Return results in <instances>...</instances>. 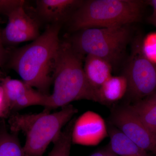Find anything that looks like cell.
Here are the masks:
<instances>
[{
	"mask_svg": "<svg viewBox=\"0 0 156 156\" xmlns=\"http://www.w3.org/2000/svg\"><path fill=\"white\" fill-rule=\"evenodd\" d=\"M83 1L77 0H38L36 1L39 16L50 24H60L68 21L74 11Z\"/></svg>",
	"mask_w": 156,
	"mask_h": 156,
	"instance_id": "8fae6325",
	"label": "cell"
},
{
	"mask_svg": "<svg viewBox=\"0 0 156 156\" xmlns=\"http://www.w3.org/2000/svg\"><path fill=\"white\" fill-rule=\"evenodd\" d=\"M17 134L2 125L0 128V156H25Z\"/></svg>",
	"mask_w": 156,
	"mask_h": 156,
	"instance_id": "9a60e30c",
	"label": "cell"
},
{
	"mask_svg": "<svg viewBox=\"0 0 156 156\" xmlns=\"http://www.w3.org/2000/svg\"><path fill=\"white\" fill-rule=\"evenodd\" d=\"M105 153H106V152L100 151H98L94 153L90 156H105Z\"/></svg>",
	"mask_w": 156,
	"mask_h": 156,
	"instance_id": "cb8c5ba5",
	"label": "cell"
},
{
	"mask_svg": "<svg viewBox=\"0 0 156 156\" xmlns=\"http://www.w3.org/2000/svg\"><path fill=\"white\" fill-rule=\"evenodd\" d=\"M60 24H50L43 34L9 54L7 64L26 83L50 95L56 56L61 42Z\"/></svg>",
	"mask_w": 156,
	"mask_h": 156,
	"instance_id": "6da1fadb",
	"label": "cell"
},
{
	"mask_svg": "<svg viewBox=\"0 0 156 156\" xmlns=\"http://www.w3.org/2000/svg\"><path fill=\"white\" fill-rule=\"evenodd\" d=\"M11 114L5 91L0 81V119L9 118Z\"/></svg>",
	"mask_w": 156,
	"mask_h": 156,
	"instance_id": "ffe728a7",
	"label": "cell"
},
{
	"mask_svg": "<svg viewBox=\"0 0 156 156\" xmlns=\"http://www.w3.org/2000/svg\"><path fill=\"white\" fill-rule=\"evenodd\" d=\"M77 112L69 104L53 113L45 108L38 114H12L8 122L11 132H21L25 135L23 147L25 156H43L49 144L56 140L62 128Z\"/></svg>",
	"mask_w": 156,
	"mask_h": 156,
	"instance_id": "3957f363",
	"label": "cell"
},
{
	"mask_svg": "<svg viewBox=\"0 0 156 156\" xmlns=\"http://www.w3.org/2000/svg\"><path fill=\"white\" fill-rule=\"evenodd\" d=\"M142 49L147 58L154 63L156 62V34L150 35L142 43Z\"/></svg>",
	"mask_w": 156,
	"mask_h": 156,
	"instance_id": "ac0fdd59",
	"label": "cell"
},
{
	"mask_svg": "<svg viewBox=\"0 0 156 156\" xmlns=\"http://www.w3.org/2000/svg\"><path fill=\"white\" fill-rule=\"evenodd\" d=\"M8 23L2 32L3 44L14 45L34 41L40 36L38 25L24 11L18 7L8 15Z\"/></svg>",
	"mask_w": 156,
	"mask_h": 156,
	"instance_id": "9c48e42d",
	"label": "cell"
},
{
	"mask_svg": "<svg viewBox=\"0 0 156 156\" xmlns=\"http://www.w3.org/2000/svg\"><path fill=\"white\" fill-rule=\"evenodd\" d=\"M104 120L95 112L84 113L75 121L73 143L79 145H98L108 135Z\"/></svg>",
	"mask_w": 156,
	"mask_h": 156,
	"instance_id": "30bf717a",
	"label": "cell"
},
{
	"mask_svg": "<svg viewBox=\"0 0 156 156\" xmlns=\"http://www.w3.org/2000/svg\"><path fill=\"white\" fill-rule=\"evenodd\" d=\"M108 133L111 150L118 156H150L130 140L116 128H110Z\"/></svg>",
	"mask_w": 156,
	"mask_h": 156,
	"instance_id": "5bb4252c",
	"label": "cell"
},
{
	"mask_svg": "<svg viewBox=\"0 0 156 156\" xmlns=\"http://www.w3.org/2000/svg\"><path fill=\"white\" fill-rule=\"evenodd\" d=\"M128 87L125 76H112L98 90V102L105 104L116 102L125 95Z\"/></svg>",
	"mask_w": 156,
	"mask_h": 156,
	"instance_id": "4fadbf2b",
	"label": "cell"
},
{
	"mask_svg": "<svg viewBox=\"0 0 156 156\" xmlns=\"http://www.w3.org/2000/svg\"><path fill=\"white\" fill-rule=\"evenodd\" d=\"M0 42H2V31L0 30Z\"/></svg>",
	"mask_w": 156,
	"mask_h": 156,
	"instance_id": "484cf974",
	"label": "cell"
},
{
	"mask_svg": "<svg viewBox=\"0 0 156 156\" xmlns=\"http://www.w3.org/2000/svg\"><path fill=\"white\" fill-rule=\"evenodd\" d=\"M105 156H118L116 154L114 153L112 151V152H106Z\"/></svg>",
	"mask_w": 156,
	"mask_h": 156,
	"instance_id": "d4e9b609",
	"label": "cell"
},
{
	"mask_svg": "<svg viewBox=\"0 0 156 156\" xmlns=\"http://www.w3.org/2000/svg\"><path fill=\"white\" fill-rule=\"evenodd\" d=\"M11 112L34 105L45 107L48 95H45L22 80L9 76L0 77Z\"/></svg>",
	"mask_w": 156,
	"mask_h": 156,
	"instance_id": "ba28073f",
	"label": "cell"
},
{
	"mask_svg": "<svg viewBox=\"0 0 156 156\" xmlns=\"http://www.w3.org/2000/svg\"><path fill=\"white\" fill-rule=\"evenodd\" d=\"M83 57L68 41L61 42L53 71V92L48 96L45 108H62L77 100L98 102L97 91L84 72Z\"/></svg>",
	"mask_w": 156,
	"mask_h": 156,
	"instance_id": "7a4b0ae2",
	"label": "cell"
},
{
	"mask_svg": "<svg viewBox=\"0 0 156 156\" xmlns=\"http://www.w3.org/2000/svg\"><path fill=\"white\" fill-rule=\"evenodd\" d=\"M129 26L83 30L76 32L67 41L83 56H97L112 66L121 60L131 39Z\"/></svg>",
	"mask_w": 156,
	"mask_h": 156,
	"instance_id": "5b68a950",
	"label": "cell"
},
{
	"mask_svg": "<svg viewBox=\"0 0 156 156\" xmlns=\"http://www.w3.org/2000/svg\"><path fill=\"white\" fill-rule=\"evenodd\" d=\"M130 107L143 124L156 134V104L143 100Z\"/></svg>",
	"mask_w": 156,
	"mask_h": 156,
	"instance_id": "2e32d148",
	"label": "cell"
},
{
	"mask_svg": "<svg viewBox=\"0 0 156 156\" xmlns=\"http://www.w3.org/2000/svg\"><path fill=\"white\" fill-rule=\"evenodd\" d=\"M123 75L128 82V91L134 98H146L156 92V64L144 54L139 38L133 42Z\"/></svg>",
	"mask_w": 156,
	"mask_h": 156,
	"instance_id": "8992f818",
	"label": "cell"
},
{
	"mask_svg": "<svg viewBox=\"0 0 156 156\" xmlns=\"http://www.w3.org/2000/svg\"><path fill=\"white\" fill-rule=\"evenodd\" d=\"M112 122L117 129L132 142L156 156V134L143 124L130 106L115 112Z\"/></svg>",
	"mask_w": 156,
	"mask_h": 156,
	"instance_id": "52a82bcc",
	"label": "cell"
},
{
	"mask_svg": "<svg viewBox=\"0 0 156 156\" xmlns=\"http://www.w3.org/2000/svg\"><path fill=\"white\" fill-rule=\"evenodd\" d=\"M143 7V2L136 0L83 1L68 21L75 32L129 25L141 19Z\"/></svg>",
	"mask_w": 156,
	"mask_h": 156,
	"instance_id": "277c9868",
	"label": "cell"
},
{
	"mask_svg": "<svg viewBox=\"0 0 156 156\" xmlns=\"http://www.w3.org/2000/svg\"><path fill=\"white\" fill-rule=\"evenodd\" d=\"M75 119H73L68 123L66 127L53 142V149L48 156H70L72 141L73 127Z\"/></svg>",
	"mask_w": 156,
	"mask_h": 156,
	"instance_id": "e0dca14e",
	"label": "cell"
},
{
	"mask_svg": "<svg viewBox=\"0 0 156 156\" xmlns=\"http://www.w3.org/2000/svg\"><path fill=\"white\" fill-rule=\"evenodd\" d=\"M9 56V53L4 48L2 42H0V67L5 64Z\"/></svg>",
	"mask_w": 156,
	"mask_h": 156,
	"instance_id": "44dd1931",
	"label": "cell"
},
{
	"mask_svg": "<svg viewBox=\"0 0 156 156\" xmlns=\"http://www.w3.org/2000/svg\"><path fill=\"white\" fill-rule=\"evenodd\" d=\"M153 23L155 25H156V20Z\"/></svg>",
	"mask_w": 156,
	"mask_h": 156,
	"instance_id": "4316f807",
	"label": "cell"
},
{
	"mask_svg": "<svg viewBox=\"0 0 156 156\" xmlns=\"http://www.w3.org/2000/svg\"><path fill=\"white\" fill-rule=\"evenodd\" d=\"M24 3L22 0H0V14L8 16L18 7L24 6Z\"/></svg>",
	"mask_w": 156,
	"mask_h": 156,
	"instance_id": "d6986e66",
	"label": "cell"
},
{
	"mask_svg": "<svg viewBox=\"0 0 156 156\" xmlns=\"http://www.w3.org/2000/svg\"><path fill=\"white\" fill-rule=\"evenodd\" d=\"M112 65L103 58L92 55L85 58L84 70L87 80L91 87L97 91L112 76Z\"/></svg>",
	"mask_w": 156,
	"mask_h": 156,
	"instance_id": "7c38bea8",
	"label": "cell"
},
{
	"mask_svg": "<svg viewBox=\"0 0 156 156\" xmlns=\"http://www.w3.org/2000/svg\"><path fill=\"white\" fill-rule=\"evenodd\" d=\"M144 100L151 103L156 104V92L151 96L146 98Z\"/></svg>",
	"mask_w": 156,
	"mask_h": 156,
	"instance_id": "603a6c76",
	"label": "cell"
},
{
	"mask_svg": "<svg viewBox=\"0 0 156 156\" xmlns=\"http://www.w3.org/2000/svg\"><path fill=\"white\" fill-rule=\"evenodd\" d=\"M149 3L153 9L152 14L150 18L151 22L153 23L156 20V0L149 1Z\"/></svg>",
	"mask_w": 156,
	"mask_h": 156,
	"instance_id": "7402d4cb",
	"label": "cell"
}]
</instances>
